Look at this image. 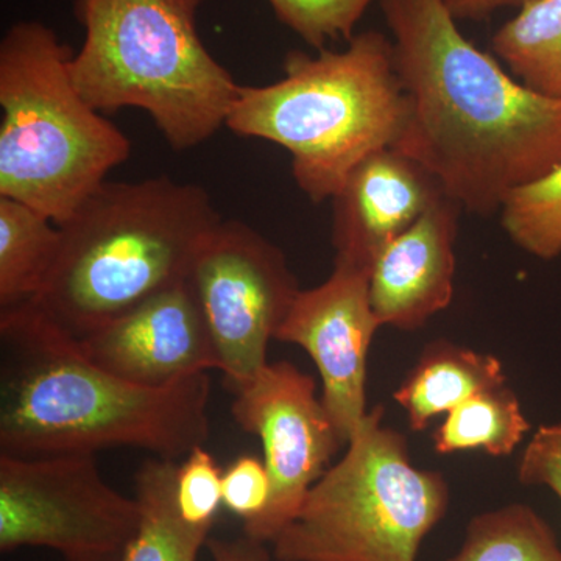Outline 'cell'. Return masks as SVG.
Listing matches in <instances>:
<instances>
[{"instance_id": "cell-15", "label": "cell", "mask_w": 561, "mask_h": 561, "mask_svg": "<svg viewBox=\"0 0 561 561\" xmlns=\"http://www.w3.org/2000/svg\"><path fill=\"white\" fill-rule=\"evenodd\" d=\"M505 383L507 376L496 356L438 341L424 348L393 398L412 431L420 432L468 398Z\"/></svg>"}, {"instance_id": "cell-10", "label": "cell", "mask_w": 561, "mask_h": 561, "mask_svg": "<svg viewBox=\"0 0 561 561\" xmlns=\"http://www.w3.org/2000/svg\"><path fill=\"white\" fill-rule=\"evenodd\" d=\"M231 415L241 430L260 438L272 481L267 511L243 526V534L273 542L346 445L317 397L316 379L287 360L268 362L234 391Z\"/></svg>"}, {"instance_id": "cell-9", "label": "cell", "mask_w": 561, "mask_h": 561, "mask_svg": "<svg viewBox=\"0 0 561 561\" xmlns=\"http://www.w3.org/2000/svg\"><path fill=\"white\" fill-rule=\"evenodd\" d=\"M225 386L234 393L268 364L267 350L300 294L278 245L239 220H221L190 276Z\"/></svg>"}, {"instance_id": "cell-17", "label": "cell", "mask_w": 561, "mask_h": 561, "mask_svg": "<svg viewBox=\"0 0 561 561\" xmlns=\"http://www.w3.org/2000/svg\"><path fill=\"white\" fill-rule=\"evenodd\" d=\"M60 247V227L39 210L0 197V311L38 295Z\"/></svg>"}, {"instance_id": "cell-8", "label": "cell", "mask_w": 561, "mask_h": 561, "mask_svg": "<svg viewBox=\"0 0 561 561\" xmlns=\"http://www.w3.org/2000/svg\"><path fill=\"white\" fill-rule=\"evenodd\" d=\"M140 505L103 481L95 456L0 454V551L47 548L66 561H121Z\"/></svg>"}, {"instance_id": "cell-6", "label": "cell", "mask_w": 561, "mask_h": 561, "mask_svg": "<svg viewBox=\"0 0 561 561\" xmlns=\"http://www.w3.org/2000/svg\"><path fill=\"white\" fill-rule=\"evenodd\" d=\"M72 55L39 21L14 22L0 41V197L58 227L131 154L127 135L81 98Z\"/></svg>"}, {"instance_id": "cell-23", "label": "cell", "mask_w": 561, "mask_h": 561, "mask_svg": "<svg viewBox=\"0 0 561 561\" xmlns=\"http://www.w3.org/2000/svg\"><path fill=\"white\" fill-rule=\"evenodd\" d=\"M220 470L213 454L198 446L179 463L175 481L176 507L181 518L197 529L210 530L224 505Z\"/></svg>"}, {"instance_id": "cell-24", "label": "cell", "mask_w": 561, "mask_h": 561, "mask_svg": "<svg viewBox=\"0 0 561 561\" xmlns=\"http://www.w3.org/2000/svg\"><path fill=\"white\" fill-rule=\"evenodd\" d=\"M224 507L243 522V526L260 519L272 497V481L264 460L241 456L231 461L221 476Z\"/></svg>"}, {"instance_id": "cell-25", "label": "cell", "mask_w": 561, "mask_h": 561, "mask_svg": "<svg viewBox=\"0 0 561 561\" xmlns=\"http://www.w3.org/2000/svg\"><path fill=\"white\" fill-rule=\"evenodd\" d=\"M518 481L526 486H546L561 502V421L542 424L531 435L519 457Z\"/></svg>"}, {"instance_id": "cell-18", "label": "cell", "mask_w": 561, "mask_h": 561, "mask_svg": "<svg viewBox=\"0 0 561 561\" xmlns=\"http://www.w3.org/2000/svg\"><path fill=\"white\" fill-rule=\"evenodd\" d=\"M491 54L530 90L561 99V0H531L491 38Z\"/></svg>"}, {"instance_id": "cell-26", "label": "cell", "mask_w": 561, "mask_h": 561, "mask_svg": "<svg viewBox=\"0 0 561 561\" xmlns=\"http://www.w3.org/2000/svg\"><path fill=\"white\" fill-rule=\"evenodd\" d=\"M214 561H271L264 549V542L251 540L243 535L239 540H208Z\"/></svg>"}, {"instance_id": "cell-1", "label": "cell", "mask_w": 561, "mask_h": 561, "mask_svg": "<svg viewBox=\"0 0 561 561\" xmlns=\"http://www.w3.org/2000/svg\"><path fill=\"white\" fill-rule=\"evenodd\" d=\"M408 99L397 147L467 213H500L512 192L561 164V99L530 90L465 38L445 0H381Z\"/></svg>"}, {"instance_id": "cell-4", "label": "cell", "mask_w": 561, "mask_h": 561, "mask_svg": "<svg viewBox=\"0 0 561 561\" xmlns=\"http://www.w3.org/2000/svg\"><path fill=\"white\" fill-rule=\"evenodd\" d=\"M405 119L393 43L367 31L356 33L345 50L290 51L275 83L241 84L225 127L289 151L298 190L323 203L365 158L397 147Z\"/></svg>"}, {"instance_id": "cell-5", "label": "cell", "mask_w": 561, "mask_h": 561, "mask_svg": "<svg viewBox=\"0 0 561 561\" xmlns=\"http://www.w3.org/2000/svg\"><path fill=\"white\" fill-rule=\"evenodd\" d=\"M205 0H73L84 28L73 84L92 108L146 111L172 150L202 146L227 125L241 84L198 33Z\"/></svg>"}, {"instance_id": "cell-3", "label": "cell", "mask_w": 561, "mask_h": 561, "mask_svg": "<svg viewBox=\"0 0 561 561\" xmlns=\"http://www.w3.org/2000/svg\"><path fill=\"white\" fill-rule=\"evenodd\" d=\"M221 216L208 191L169 176L105 181L60 225V247L28 306L73 341L184 283Z\"/></svg>"}, {"instance_id": "cell-20", "label": "cell", "mask_w": 561, "mask_h": 561, "mask_svg": "<svg viewBox=\"0 0 561 561\" xmlns=\"http://www.w3.org/2000/svg\"><path fill=\"white\" fill-rule=\"evenodd\" d=\"M448 561H561V546L534 508L511 504L474 516L460 551Z\"/></svg>"}, {"instance_id": "cell-22", "label": "cell", "mask_w": 561, "mask_h": 561, "mask_svg": "<svg viewBox=\"0 0 561 561\" xmlns=\"http://www.w3.org/2000/svg\"><path fill=\"white\" fill-rule=\"evenodd\" d=\"M273 13L313 49L356 35V27L375 0H267Z\"/></svg>"}, {"instance_id": "cell-16", "label": "cell", "mask_w": 561, "mask_h": 561, "mask_svg": "<svg viewBox=\"0 0 561 561\" xmlns=\"http://www.w3.org/2000/svg\"><path fill=\"white\" fill-rule=\"evenodd\" d=\"M179 461L149 459L136 472L140 524L121 561H197L209 531L181 518L175 481Z\"/></svg>"}, {"instance_id": "cell-13", "label": "cell", "mask_w": 561, "mask_h": 561, "mask_svg": "<svg viewBox=\"0 0 561 561\" xmlns=\"http://www.w3.org/2000/svg\"><path fill=\"white\" fill-rule=\"evenodd\" d=\"M442 197L440 184L420 162L393 147L376 151L331 201L335 260L371 271L382 250Z\"/></svg>"}, {"instance_id": "cell-21", "label": "cell", "mask_w": 561, "mask_h": 561, "mask_svg": "<svg viewBox=\"0 0 561 561\" xmlns=\"http://www.w3.org/2000/svg\"><path fill=\"white\" fill-rule=\"evenodd\" d=\"M505 234L518 249L542 261L561 254V164L526 184L505 201L501 210Z\"/></svg>"}, {"instance_id": "cell-27", "label": "cell", "mask_w": 561, "mask_h": 561, "mask_svg": "<svg viewBox=\"0 0 561 561\" xmlns=\"http://www.w3.org/2000/svg\"><path fill=\"white\" fill-rule=\"evenodd\" d=\"M456 21H485L504 9H522L531 0H445Z\"/></svg>"}, {"instance_id": "cell-19", "label": "cell", "mask_w": 561, "mask_h": 561, "mask_svg": "<svg viewBox=\"0 0 561 561\" xmlns=\"http://www.w3.org/2000/svg\"><path fill=\"white\" fill-rule=\"evenodd\" d=\"M530 431L522 402L505 383L481 391L454 408L434 432L435 453L485 451L511 456Z\"/></svg>"}, {"instance_id": "cell-7", "label": "cell", "mask_w": 561, "mask_h": 561, "mask_svg": "<svg viewBox=\"0 0 561 561\" xmlns=\"http://www.w3.org/2000/svg\"><path fill=\"white\" fill-rule=\"evenodd\" d=\"M376 405L351 435L341 461L312 486L276 540L279 561H416L445 518L449 485L413 467L408 438L383 426Z\"/></svg>"}, {"instance_id": "cell-11", "label": "cell", "mask_w": 561, "mask_h": 561, "mask_svg": "<svg viewBox=\"0 0 561 561\" xmlns=\"http://www.w3.org/2000/svg\"><path fill=\"white\" fill-rule=\"evenodd\" d=\"M381 328L370 301V268L334 260L320 286L300 290L275 341L311 356L321 378V402L345 445L368 413L367 357Z\"/></svg>"}, {"instance_id": "cell-2", "label": "cell", "mask_w": 561, "mask_h": 561, "mask_svg": "<svg viewBox=\"0 0 561 561\" xmlns=\"http://www.w3.org/2000/svg\"><path fill=\"white\" fill-rule=\"evenodd\" d=\"M208 371L136 386L88 359L31 306L0 311V454L50 457L136 448L179 460L208 442Z\"/></svg>"}, {"instance_id": "cell-12", "label": "cell", "mask_w": 561, "mask_h": 561, "mask_svg": "<svg viewBox=\"0 0 561 561\" xmlns=\"http://www.w3.org/2000/svg\"><path fill=\"white\" fill-rule=\"evenodd\" d=\"M76 342L103 370L149 389L219 368L208 327L187 280L153 295Z\"/></svg>"}, {"instance_id": "cell-14", "label": "cell", "mask_w": 561, "mask_h": 561, "mask_svg": "<svg viewBox=\"0 0 561 561\" xmlns=\"http://www.w3.org/2000/svg\"><path fill=\"white\" fill-rule=\"evenodd\" d=\"M461 210L442 197L373 262L370 301L381 327L420 330L451 305Z\"/></svg>"}]
</instances>
